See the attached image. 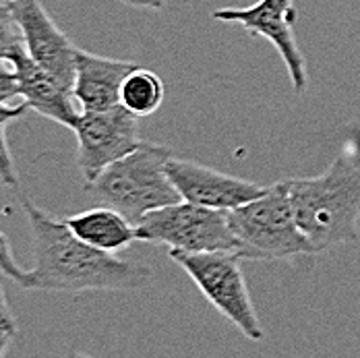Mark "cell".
<instances>
[{
  "label": "cell",
  "mask_w": 360,
  "mask_h": 358,
  "mask_svg": "<svg viewBox=\"0 0 360 358\" xmlns=\"http://www.w3.org/2000/svg\"><path fill=\"white\" fill-rule=\"evenodd\" d=\"M72 131L77 137V166L85 184L141 143L139 116L122 104L108 110H81Z\"/></svg>",
  "instance_id": "cell-7"
},
{
  "label": "cell",
  "mask_w": 360,
  "mask_h": 358,
  "mask_svg": "<svg viewBox=\"0 0 360 358\" xmlns=\"http://www.w3.org/2000/svg\"><path fill=\"white\" fill-rule=\"evenodd\" d=\"M164 102V81L153 71L135 67L122 81L120 104L135 116H149Z\"/></svg>",
  "instance_id": "cell-14"
},
{
  "label": "cell",
  "mask_w": 360,
  "mask_h": 358,
  "mask_svg": "<svg viewBox=\"0 0 360 358\" xmlns=\"http://www.w3.org/2000/svg\"><path fill=\"white\" fill-rule=\"evenodd\" d=\"M212 17L221 23H236L252 36L265 37L284 60L294 94H304L309 71L294 34L298 19L294 0H257L251 6L217 8Z\"/></svg>",
  "instance_id": "cell-8"
},
{
  "label": "cell",
  "mask_w": 360,
  "mask_h": 358,
  "mask_svg": "<svg viewBox=\"0 0 360 358\" xmlns=\"http://www.w3.org/2000/svg\"><path fill=\"white\" fill-rule=\"evenodd\" d=\"M120 2L133 8H143V11H162L168 4V0H120Z\"/></svg>",
  "instance_id": "cell-20"
},
{
  "label": "cell",
  "mask_w": 360,
  "mask_h": 358,
  "mask_svg": "<svg viewBox=\"0 0 360 358\" xmlns=\"http://www.w3.org/2000/svg\"><path fill=\"white\" fill-rule=\"evenodd\" d=\"M69 230L83 243L106 252H118L129 249L137 241L135 224L116 212L114 207L100 205L94 210H85L81 214L69 215L63 219Z\"/></svg>",
  "instance_id": "cell-13"
},
{
  "label": "cell",
  "mask_w": 360,
  "mask_h": 358,
  "mask_svg": "<svg viewBox=\"0 0 360 358\" xmlns=\"http://www.w3.org/2000/svg\"><path fill=\"white\" fill-rule=\"evenodd\" d=\"M13 338H15V331L0 329V357H4V354H6V350H8V346H11Z\"/></svg>",
  "instance_id": "cell-21"
},
{
  "label": "cell",
  "mask_w": 360,
  "mask_h": 358,
  "mask_svg": "<svg viewBox=\"0 0 360 358\" xmlns=\"http://www.w3.org/2000/svg\"><path fill=\"white\" fill-rule=\"evenodd\" d=\"M137 65L77 48L72 98L81 110H108L120 104V87Z\"/></svg>",
  "instance_id": "cell-12"
},
{
  "label": "cell",
  "mask_w": 360,
  "mask_h": 358,
  "mask_svg": "<svg viewBox=\"0 0 360 358\" xmlns=\"http://www.w3.org/2000/svg\"><path fill=\"white\" fill-rule=\"evenodd\" d=\"M8 2H11V0H0V6H2V4H8Z\"/></svg>",
  "instance_id": "cell-22"
},
{
  "label": "cell",
  "mask_w": 360,
  "mask_h": 358,
  "mask_svg": "<svg viewBox=\"0 0 360 358\" xmlns=\"http://www.w3.org/2000/svg\"><path fill=\"white\" fill-rule=\"evenodd\" d=\"M170 158V147L141 141L104 168L94 182L85 184V193L137 224L145 214L180 201L179 191L166 172Z\"/></svg>",
  "instance_id": "cell-3"
},
{
  "label": "cell",
  "mask_w": 360,
  "mask_h": 358,
  "mask_svg": "<svg viewBox=\"0 0 360 358\" xmlns=\"http://www.w3.org/2000/svg\"><path fill=\"white\" fill-rule=\"evenodd\" d=\"M0 274L13 282H17L19 286H23L27 271L17 263L13 249H11V241L6 238L4 232H0Z\"/></svg>",
  "instance_id": "cell-17"
},
{
  "label": "cell",
  "mask_w": 360,
  "mask_h": 358,
  "mask_svg": "<svg viewBox=\"0 0 360 358\" xmlns=\"http://www.w3.org/2000/svg\"><path fill=\"white\" fill-rule=\"evenodd\" d=\"M168 257L182 267V271L217 313L232 323L247 340L261 342L265 338L240 267L243 257L238 252L168 251Z\"/></svg>",
  "instance_id": "cell-5"
},
{
  "label": "cell",
  "mask_w": 360,
  "mask_h": 358,
  "mask_svg": "<svg viewBox=\"0 0 360 358\" xmlns=\"http://www.w3.org/2000/svg\"><path fill=\"white\" fill-rule=\"evenodd\" d=\"M166 172L182 201L221 212L236 210L265 191V186L259 182L238 179L197 162L176 160L174 155L168 160Z\"/></svg>",
  "instance_id": "cell-10"
},
{
  "label": "cell",
  "mask_w": 360,
  "mask_h": 358,
  "mask_svg": "<svg viewBox=\"0 0 360 358\" xmlns=\"http://www.w3.org/2000/svg\"><path fill=\"white\" fill-rule=\"evenodd\" d=\"M23 34L8 4L0 6V63H11L13 56L23 50Z\"/></svg>",
  "instance_id": "cell-16"
},
{
  "label": "cell",
  "mask_w": 360,
  "mask_h": 358,
  "mask_svg": "<svg viewBox=\"0 0 360 358\" xmlns=\"http://www.w3.org/2000/svg\"><path fill=\"white\" fill-rule=\"evenodd\" d=\"M0 329H8V331L17 333L15 317L11 313V307H8V300H6V294H4L2 286H0Z\"/></svg>",
  "instance_id": "cell-19"
},
{
  "label": "cell",
  "mask_w": 360,
  "mask_h": 358,
  "mask_svg": "<svg viewBox=\"0 0 360 358\" xmlns=\"http://www.w3.org/2000/svg\"><path fill=\"white\" fill-rule=\"evenodd\" d=\"M228 224L236 241V252L247 261H286L319 255L296 222L288 179L265 186L252 201L230 210Z\"/></svg>",
  "instance_id": "cell-4"
},
{
  "label": "cell",
  "mask_w": 360,
  "mask_h": 358,
  "mask_svg": "<svg viewBox=\"0 0 360 358\" xmlns=\"http://www.w3.org/2000/svg\"><path fill=\"white\" fill-rule=\"evenodd\" d=\"M19 98V79L11 63H0V104H11Z\"/></svg>",
  "instance_id": "cell-18"
},
{
  "label": "cell",
  "mask_w": 360,
  "mask_h": 358,
  "mask_svg": "<svg viewBox=\"0 0 360 358\" xmlns=\"http://www.w3.org/2000/svg\"><path fill=\"white\" fill-rule=\"evenodd\" d=\"M13 69L19 79V98H23L25 106L37 112L39 116L72 129L81 110L72 98L71 89L60 85L52 75L37 67L30 58L27 50H19L13 60Z\"/></svg>",
  "instance_id": "cell-11"
},
{
  "label": "cell",
  "mask_w": 360,
  "mask_h": 358,
  "mask_svg": "<svg viewBox=\"0 0 360 358\" xmlns=\"http://www.w3.org/2000/svg\"><path fill=\"white\" fill-rule=\"evenodd\" d=\"M296 222L315 251L325 252L359 238L360 133L359 143L342 147L319 177L288 179Z\"/></svg>",
  "instance_id": "cell-2"
},
{
  "label": "cell",
  "mask_w": 360,
  "mask_h": 358,
  "mask_svg": "<svg viewBox=\"0 0 360 358\" xmlns=\"http://www.w3.org/2000/svg\"><path fill=\"white\" fill-rule=\"evenodd\" d=\"M8 6L19 23L30 58L72 91L77 46H72L39 0H11Z\"/></svg>",
  "instance_id": "cell-9"
},
{
  "label": "cell",
  "mask_w": 360,
  "mask_h": 358,
  "mask_svg": "<svg viewBox=\"0 0 360 358\" xmlns=\"http://www.w3.org/2000/svg\"><path fill=\"white\" fill-rule=\"evenodd\" d=\"M137 241L168 247V251L207 252L234 251L228 212L176 201L145 214L137 224Z\"/></svg>",
  "instance_id": "cell-6"
},
{
  "label": "cell",
  "mask_w": 360,
  "mask_h": 358,
  "mask_svg": "<svg viewBox=\"0 0 360 358\" xmlns=\"http://www.w3.org/2000/svg\"><path fill=\"white\" fill-rule=\"evenodd\" d=\"M27 112L25 102L17 104V106H8V104H0V182L6 186V188H19V172L15 168V162H13V155H11V149L6 143V127L21 118L23 114Z\"/></svg>",
  "instance_id": "cell-15"
},
{
  "label": "cell",
  "mask_w": 360,
  "mask_h": 358,
  "mask_svg": "<svg viewBox=\"0 0 360 358\" xmlns=\"http://www.w3.org/2000/svg\"><path fill=\"white\" fill-rule=\"evenodd\" d=\"M34 236L36 263L27 271L23 290L87 292V290H139L151 280V269L122 261L83 243L65 222L54 219L34 201H21Z\"/></svg>",
  "instance_id": "cell-1"
}]
</instances>
